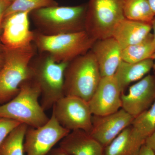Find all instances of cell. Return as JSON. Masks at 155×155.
I'll return each instance as SVG.
<instances>
[{"instance_id":"d4e9b609","label":"cell","mask_w":155,"mask_h":155,"mask_svg":"<svg viewBox=\"0 0 155 155\" xmlns=\"http://www.w3.org/2000/svg\"><path fill=\"white\" fill-rule=\"evenodd\" d=\"M11 3L3 0H0V36L2 33V26L4 15Z\"/></svg>"},{"instance_id":"7c38bea8","label":"cell","mask_w":155,"mask_h":155,"mask_svg":"<svg viewBox=\"0 0 155 155\" xmlns=\"http://www.w3.org/2000/svg\"><path fill=\"white\" fill-rule=\"evenodd\" d=\"M134 119L133 116L122 108L105 116L93 115L92 126L89 134L105 148L131 125Z\"/></svg>"},{"instance_id":"ffe728a7","label":"cell","mask_w":155,"mask_h":155,"mask_svg":"<svg viewBox=\"0 0 155 155\" xmlns=\"http://www.w3.org/2000/svg\"><path fill=\"white\" fill-rule=\"evenodd\" d=\"M28 125L20 124L12 130L0 147L1 155H25L24 142Z\"/></svg>"},{"instance_id":"f546056e","label":"cell","mask_w":155,"mask_h":155,"mask_svg":"<svg viewBox=\"0 0 155 155\" xmlns=\"http://www.w3.org/2000/svg\"><path fill=\"white\" fill-rule=\"evenodd\" d=\"M5 63V57L4 52L3 54H0V70L2 69Z\"/></svg>"},{"instance_id":"9c48e42d","label":"cell","mask_w":155,"mask_h":155,"mask_svg":"<svg viewBox=\"0 0 155 155\" xmlns=\"http://www.w3.org/2000/svg\"><path fill=\"white\" fill-rule=\"evenodd\" d=\"M70 131L61 126L53 114L44 125L28 126L24 142L25 155H47Z\"/></svg>"},{"instance_id":"4316f807","label":"cell","mask_w":155,"mask_h":155,"mask_svg":"<svg viewBox=\"0 0 155 155\" xmlns=\"http://www.w3.org/2000/svg\"><path fill=\"white\" fill-rule=\"evenodd\" d=\"M138 155H155V153L144 144L142 146Z\"/></svg>"},{"instance_id":"6da1fadb","label":"cell","mask_w":155,"mask_h":155,"mask_svg":"<svg viewBox=\"0 0 155 155\" xmlns=\"http://www.w3.org/2000/svg\"><path fill=\"white\" fill-rule=\"evenodd\" d=\"M87 3L78 5H59L31 11L30 17L37 30L46 35L85 31Z\"/></svg>"},{"instance_id":"3957f363","label":"cell","mask_w":155,"mask_h":155,"mask_svg":"<svg viewBox=\"0 0 155 155\" xmlns=\"http://www.w3.org/2000/svg\"><path fill=\"white\" fill-rule=\"evenodd\" d=\"M41 91L31 78L20 86L19 93L8 102L0 105V117L8 118L28 125L38 127L49 120L39 102Z\"/></svg>"},{"instance_id":"30bf717a","label":"cell","mask_w":155,"mask_h":155,"mask_svg":"<svg viewBox=\"0 0 155 155\" xmlns=\"http://www.w3.org/2000/svg\"><path fill=\"white\" fill-rule=\"evenodd\" d=\"M30 13L16 12L4 17L0 41L4 47L18 49L33 44L34 31L30 29Z\"/></svg>"},{"instance_id":"603a6c76","label":"cell","mask_w":155,"mask_h":155,"mask_svg":"<svg viewBox=\"0 0 155 155\" xmlns=\"http://www.w3.org/2000/svg\"><path fill=\"white\" fill-rule=\"evenodd\" d=\"M58 5L55 0H13L6 10L4 17L16 12H31L35 10Z\"/></svg>"},{"instance_id":"7a4b0ae2","label":"cell","mask_w":155,"mask_h":155,"mask_svg":"<svg viewBox=\"0 0 155 155\" xmlns=\"http://www.w3.org/2000/svg\"><path fill=\"white\" fill-rule=\"evenodd\" d=\"M36 51L34 44L18 49L4 46L5 63L0 70V105L16 96L22 83L32 77L30 64Z\"/></svg>"},{"instance_id":"ac0fdd59","label":"cell","mask_w":155,"mask_h":155,"mask_svg":"<svg viewBox=\"0 0 155 155\" xmlns=\"http://www.w3.org/2000/svg\"><path fill=\"white\" fill-rule=\"evenodd\" d=\"M153 64L152 58L134 63L122 61L114 76L122 93L130 84L143 78L153 69Z\"/></svg>"},{"instance_id":"5bb4252c","label":"cell","mask_w":155,"mask_h":155,"mask_svg":"<svg viewBox=\"0 0 155 155\" xmlns=\"http://www.w3.org/2000/svg\"><path fill=\"white\" fill-rule=\"evenodd\" d=\"M91 51L98 66L101 77L114 75L122 61V49L113 37L97 40Z\"/></svg>"},{"instance_id":"277c9868","label":"cell","mask_w":155,"mask_h":155,"mask_svg":"<svg viewBox=\"0 0 155 155\" xmlns=\"http://www.w3.org/2000/svg\"><path fill=\"white\" fill-rule=\"evenodd\" d=\"M69 63H58L49 55L39 53L31 62V78L38 85L41 91V105L45 111L53 107L65 96L64 73Z\"/></svg>"},{"instance_id":"8992f818","label":"cell","mask_w":155,"mask_h":155,"mask_svg":"<svg viewBox=\"0 0 155 155\" xmlns=\"http://www.w3.org/2000/svg\"><path fill=\"white\" fill-rule=\"evenodd\" d=\"M101 78L96 60L89 51L67 65L64 73V95L78 97L88 102Z\"/></svg>"},{"instance_id":"ba28073f","label":"cell","mask_w":155,"mask_h":155,"mask_svg":"<svg viewBox=\"0 0 155 155\" xmlns=\"http://www.w3.org/2000/svg\"><path fill=\"white\" fill-rule=\"evenodd\" d=\"M52 114L59 124L70 131L81 130L89 134L93 114L88 102L81 98L65 96L53 107Z\"/></svg>"},{"instance_id":"cb8c5ba5","label":"cell","mask_w":155,"mask_h":155,"mask_svg":"<svg viewBox=\"0 0 155 155\" xmlns=\"http://www.w3.org/2000/svg\"><path fill=\"white\" fill-rule=\"evenodd\" d=\"M20 124L12 119L0 117V147L9 134Z\"/></svg>"},{"instance_id":"4fadbf2b","label":"cell","mask_w":155,"mask_h":155,"mask_svg":"<svg viewBox=\"0 0 155 155\" xmlns=\"http://www.w3.org/2000/svg\"><path fill=\"white\" fill-rule=\"evenodd\" d=\"M121 100L122 109L134 118L149 109L155 101V75H147L131 85Z\"/></svg>"},{"instance_id":"44dd1931","label":"cell","mask_w":155,"mask_h":155,"mask_svg":"<svg viewBox=\"0 0 155 155\" xmlns=\"http://www.w3.org/2000/svg\"><path fill=\"white\" fill-rule=\"evenodd\" d=\"M123 11L131 20L151 22L155 17L147 0H123Z\"/></svg>"},{"instance_id":"d6986e66","label":"cell","mask_w":155,"mask_h":155,"mask_svg":"<svg viewBox=\"0 0 155 155\" xmlns=\"http://www.w3.org/2000/svg\"><path fill=\"white\" fill-rule=\"evenodd\" d=\"M155 52L153 35L150 33L142 41L122 49V61L128 63H137L152 58Z\"/></svg>"},{"instance_id":"1f68e13d","label":"cell","mask_w":155,"mask_h":155,"mask_svg":"<svg viewBox=\"0 0 155 155\" xmlns=\"http://www.w3.org/2000/svg\"><path fill=\"white\" fill-rule=\"evenodd\" d=\"M152 58L154 60V64L153 66V71L154 74L155 75V52Z\"/></svg>"},{"instance_id":"484cf974","label":"cell","mask_w":155,"mask_h":155,"mask_svg":"<svg viewBox=\"0 0 155 155\" xmlns=\"http://www.w3.org/2000/svg\"><path fill=\"white\" fill-rule=\"evenodd\" d=\"M145 144L149 147L155 153V130L152 134L146 139Z\"/></svg>"},{"instance_id":"2e32d148","label":"cell","mask_w":155,"mask_h":155,"mask_svg":"<svg viewBox=\"0 0 155 155\" xmlns=\"http://www.w3.org/2000/svg\"><path fill=\"white\" fill-rule=\"evenodd\" d=\"M151 22L125 18L116 25L112 37L122 49L143 41L150 33Z\"/></svg>"},{"instance_id":"52a82bcc","label":"cell","mask_w":155,"mask_h":155,"mask_svg":"<svg viewBox=\"0 0 155 155\" xmlns=\"http://www.w3.org/2000/svg\"><path fill=\"white\" fill-rule=\"evenodd\" d=\"M125 18L123 0H89L85 31L96 40L111 37L116 25Z\"/></svg>"},{"instance_id":"836d02e7","label":"cell","mask_w":155,"mask_h":155,"mask_svg":"<svg viewBox=\"0 0 155 155\" xmlns=\"http://www.w3.org/2000/svg\"><path fill=\"white\" fill-rule=\"evenodd\" d=\"M3 1H6V2H8L11 3L13 0H3Z\"/></svg>"},{"instance_id":"7402d4cb","label":"cell","mask_w":155,"mask_h":155,"mask_svg":"<svg viewBox=\"0 0 155 155\" xmlns=\"http://www.w3.org/2000/svg\"><path fill=\"white\" fill-rule=\"evenodd\" d=\"M131 125L137 135L145 141L155 130V101L149 109L135 117Z\"/></svg>"},{"instance_id":"8fae6325","label":"cell","mask_w":155,"mask_h":155,"mask_svg":"<svg viewBox=\"0 0 155 155\" xmlns=\"http://www.w3.org/2000/svg\"><path fill=\"white\" fill-rule=\"evenodd\" d=\"M122 93L114 75L102 77L88 101L93 115L105 116L119 110L122 108Z\"/></svg>"},{"instance_id":"e0dca14e","label":"cell","mask_w":155,"mask_h":155,"mask_svg":"<svg viewBox=\"0 0 155 155\" xmlns=\"http://www.w3.org/2000/svg\"><path fill=\"white\" fill-rule=\"evenodd\" d=\"M145 142L130 125L104 148V155H138Z\"/></svg>"},{"instance_id":"5b68a950","label":"cell","mask_w":155,"mask_h":155,"mask_svg":"<svg viewBox=\"0 0 155 155\" xmlns=\"http://www.w3.org/2000/svg\"><path fill=\"white\" fill-rule=\"evenodd\" d=\"M97 40L86 31L46 35L34 31L33 44L38 53L58 63H69L90 51Z\"/></svg>"},{"instance_id":"9a60e30c","label":"cell","mask_w":155,"mask_h":155,"mask_svg":"<svg viewBox=\"0 0 155 155\" xmlns=\"http://www.w3.org/2000/svg\"><path fill=\"white\" fill-rule=\"evenodd\" d=\"M69 155H104V147L84 130H72L59 143Z\"/></svg>"},{"instance_id":"d6a6232c","label":"cell","mask_w":155,"mask_h":155,"mask_svg":"<svg viewBox=\"0 0 155 155\" xmlns=\"http://www.w3.org/2000/svg\"><path fill=\"white\" fill-rule=\"evenodd\" d=\"M4 52V46L0 43V54H3Z\"/></svg>"},{"instance_id":"83f0119b","label":"cell","mask_w":155,"mask_h":155,"mask_svg":"<svg viewBox=\"0 0 155 155\" xmlns=\"http://www.w3.org/2000/svg\"><path fill=\"white\" fill-rule=\"evenodd\" d=\"M47 155H69L60 147L54 148Z\"/></svg>"},{"instance_id":"f1b7e54d","label":"cell","mask_w":155,"mask_h":155,"mask_svg":"<svg viewBox=\"0 0 155 155\" xmlns=\"http://www.w3.org/2000/svg\"><path fill=\"white\" fill-rule=\"evenodd\" d=\"M151 9L155 17V0H147Z\"/></svg>"},{"instance_id":"4dcf8cb0","label":"cell","mask_w":155,"mask_h":155,"mask_svg":"<svg viewBox=\"0 0 155 155\" xmlns=\"http://www.w3.org/2000/svg\"><path fill=\"white\" fill-rule=\"evenodd\" d=\"M152 30L153 31V35L154 40L155 42V17L153 19L151 22Z\"/></svg>"}]
</instances>
